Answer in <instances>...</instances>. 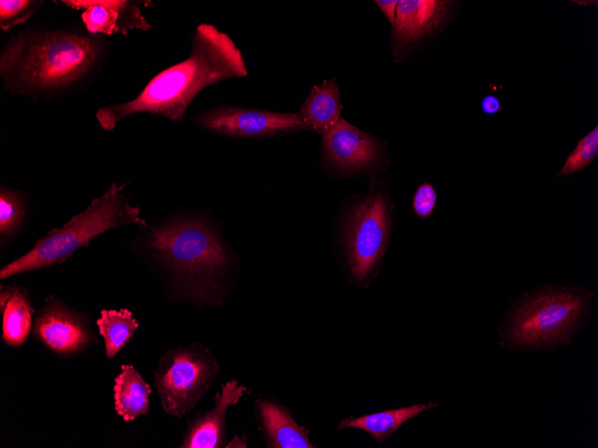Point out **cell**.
<instances>
[{
  "label": "cell",
  "mask_w": 598,
  "mask_h": 448,
  "mask_svg": "<svg viewBox=\"0 0 598 448\" xmlns=\"http://www.w3.org/2000/svg\"><path fill=\"white\" fill-rule=\"evenodd\" d=\"M33 331L46 347L61 355L81 352L94 339L85 317L52 296L37 313Z\"/></svg>",
  "instance_id": "9c48e42d"
},
{
  "label": "cell",
  "mask_w": 598,
  "mask_h": 448,
  "mask_svg": "<svg viewBox=\"0 0 598 448\" xmlns=\"http://www.w3.org/2000/svg\"><path fill=\"white\" fill-rule=\"evenodd\" d=\"M437 405L438 403L434 402L427 404L418 403L368 414L356 418H349L342 420L337 428H360L372 435L378 443H381L396 432L405 422Z\"/></svg>",
  "instance_id": "e0dca14e"
},
{
  "label": "cell",
  "mask_w": 598,
  "mask_h": 448,
  "mask_svg": "<svg viewBox=\"0 0 598 448\" xmlns=\"http://www.w3.org/2000/svg\"><path fill=\"white\" fill-rule=\"evenodd\" d=\"M191 120L202 130L243 139H261L307 130L298 112L278 113L233 105L211 106Z\"/></svg>",
  "instance_id": "ba28073f"
},
{
  "label": "cell",
  "mask_w": 598,
  "mask_h": 448,
  "mask_svg": "<svg viewBox=\"0 0 598 448\" xmlns=\"http://www.w3.org/2000/svg\"><path fill=\"white\" fill-rule=\"evenodd\" d=\"M149 229L144 241L152 255L182 279L192 293L207 298L228 261L212 225L203 218L180 216Z\"/></svg>",
  "instance_id": "277c9868"
},
{
  "label": "cell",
  "mask_w": 598,
  "mask_h": 448,
  "mask_svg": "<svg viewBox=\"0 0 598 448\" xmlns=\"http://www.w3.org/2000/svg\"><path fill=\"white\" fill-rule=\"evenodd\" d=\"M43 4L44 1L40 0H1L0 29L8 31L27 22Z\"/></svg>",
  "instance_id": "7402d4cb"
},
{
  "label": "cell",
  "mask_w": 598,
  "mask_h": 448,
  "mask_svg": "<svg viewBox=\"0 0 598 448\" xmlns=\"http://www.w3.org/2000/svg\"><path fill=\"white\" fill-rule=\"evenodd\" d=\"M96 323L104 340L107 359L114 358L139 327L137 320L127 309H102Z\"/></svg>",
  "instance_id": "d6986e66"
},
{
  "label": "cell",
  "mask_w": 598,
  "mask_h": 448,
  "mask_svg": "<svg viewBox=\"0 0 598 448\" xmlns=\"http://www.w3.org/2000/svg\"><path fill=\"white\" fill-rule=\"evenodd\" d=\"M218 368L217 359L201 343L167 351L154 376L164 410L176 418L186 415L208 391Z\"/></svg>",
  "instance_id": "52a82bcc"
},
{
  "label": "cell",
  "mask_w": 598,
  "mask_h": 448,
  "mask_svg": "<svg viewBox=\"0 0 598 448\" xmlns=\"http://www.w3.org/2000/svg\"><path fill=\"white\" fill-rule=\"evenodd\" d=\"M391 204L381 192L368 194L345 216L342 239L353 280L364 283L376 274L389 245Z\"/></svg>",
  "instance_id": "8992f818"
},
{
  "label": "cell",
  "mask_w": 598,
  "mask_h": 448,
  "mask_svg": "<svg viewBox=\"0 0 598 448\" xmlns=\"http://www.w3.org/2000/svg\"><path fill=\"white\" fill-rule=\"evenodd\" d=\"M341 110L337 86L330 79L311 89L298 113L307 130L322 135L338 122Z\"/></svg>",
  "instance_id": "9a60e30c"
},
{
  "label": "cell",
  "mask_w": 598,
  "mask_h": 448,
  "mask_svg": "<svg viewBox=\"0 0 598 448\" xmlns=\"http://www.w3.org/2000/svg\"><path fill=\"white\" fill-rule=\"evenodd\" d=\"M597 155L598 127L595 126L577 142L576 148L568 155L558 175L572 174L585 168Z\"/></svg>",
  "instance_id": "44dd1931"
},
{
  "label": "cell",
  "mask_w": 598,
  "mask_h": 448,
  "mask_svg": "<svg viewBox=\"0 0 598 448\" xmlns=\"http://www.w3.org/2000/svg\"><path fill=\"white\" fill-rule=\"evenodd\" d=\"M191 44L186 59L156 74L134 98L98 108L96 118L99 125L111 131L123 119L141 113L181 121L206 87L248 74L241 50L229 35L213 24H199Z\"/></svg>",
  "instance_id": "7a4b0ae2"
},
{
  "label": "cell",
  "mask_w": 598,
  "mask_h": 448,
  "mask_svg": "<svg viewBox=\"0 0 598 448\" xmlns=\"http://www.w3.org/2000/svg\"><path fill=\"white\" fill-rule=\"evenodd\" d=\"M243 392L249 393L245 386L238 385L235 380L226 382L222 386L221 393H217L214 408L191 420L181 447H221L225 441L226 410L240 400Z\"/></svg>",
  "instance_id": "4fadbf2b"
},
{
  "label": "cell",
  "mask_w": 598,
  "mask_h": 448,
  "mask_svg": "<svg viewBox=\"0 0 598 448\" xmlns=\"http://www.w3.org/2000/svg\"><path fill=\"white\" fill-rule=\"evenodd\" d=\"M376 4L379 6L380 11L383 13L385 17L388 19L391 26L393 27L396 18V11L398 0H378L375 1Z\"/></svg>",
  "instance_id": "cb8c5ba5"
},
{
  "label": "cell",
  "mask_w": 598,
  "mask_h": 448,
  "mask_svg": "<svg viewBox=\"0 0 598 448\" xmlns=\"http://www.w3.org/2000/svg\"><path fill=\"white\" fill-rule=\"evenodd\" d=\"M10 287L9 299L0 310L3 314L2 338L7 345L20 347L28 340L34 309L24 288Z\"/></svg>",
  "instance_id": "ac0fdd59"
},
{
  "label": "cell",
  "mask_w": 598,
  "mask_h": 448,
  "mask_svg": "<svg viewBox=\"0 0 598 448\" xmlns=\"http://www.w3.org/2000/svg\"><path fill=\"white\" fill-rule=\"evenodd\" d=\"M322 160L341 173L363 172L375 165L380 156L377 140L342 117L322 134Z\"/></svg>",
  "instance_id": "30bf717a"
},
{
  "label": "cell",
  "mask_w": 598,
  "mask_h": 448,
  "mask_svg": "<svg viewBox=\"0 0 598 448\" xmlns=\"http://www.w3.org/2000/svg\"><path fill=\"white\" fill-rule=\"evenodd\" d=\"M125 184H111L86 210L73 216L63 227L49 231L33 248L0 270V279L61 264L78 249L89 245L98 235L114 228L134 224H148L140 216V208L130 205L123 193Z\"/></svg>",
  "instance_id": "3957f363"
},
{
  "label": "cell",
  "mask_w": 598,
  "mask_h": 448,
  "mask_svg": "<svg viewBox=\"0 0 598 448\" xmlns=\"http://www.w3.org/2000/svg\"><path fill=\"white\" fill-rule=\"evenodd\" d=\"M150 393V385L133 366H121V371L115 378L114 400L115 410L124 421L148 414Z\"/></svg>",
  "instance_id": "2e32d148"
},
{
  "label": "cell",
  "mask_w": 598,
  "mask_h": 448,
  "mask_svg": "<svg viewBox=\"0 0 598 448\" xmlns=\"http://www.w3.org/2000/svg\"><path fill=\"white\" fill-rule=\"evenodd\" d=\"M593 294L585 289L549 287L525 297L505 326L507 345L545 350L566 344L585 323Z\"/></svg>",
  "instance_id": "5b68a950"
},
{
  "label": "cell",
  "mask_w": 598,
  "mask_h": 448,
  "mask_svg": "<svg viewBox=\"0 0 598 448\" xmlns=\"http://www.w3.org/2000/svg\"><path fill=\"white\" fill-rule=\"evenodd\" d=\"M25 216V202L19 190L6 187L0 190V235L7 240L21 227Z\"/></svg>",
  "instance_id": "ffe728a7"
},
{
  "label": "cell",
  "mask_w": 598,
  "mask_h": 448,
  "mask_svg": "<svg viewBox=\"0 0 598 448\" xmlns=\"http://www.w3.org/2000/svg\"><path fill=\"white\" fill-rule=\"evenodd\" d=\"M437 197V192L430 182L422 183L412 199L414 214L420 218L430 216L435 207Z\"/></svg>",
  "instance_id": "603a6c76"
},
{
  "label": "cell",
  "mask_w": 598,
  "mask_h": 448,
  "mask_svg": "<svg viewBox=\"0 0 598 448\" xmlns=\"http://www.w3.org/2000/svg\"><path fill=\"white\" fill-rule=\"evenodd\" d=\"M102 35L75 28L21 30L0 54L5 90L32 99H51L75 90L97 74L108 55Z\"/></svg>",
  "instance_id": "6da1fadb"
},
{
  "label": "cell",
  "mask_w": 598,
  "mask_h": 448,
  "mask_svg": "<svg viewBox=\"0 0 598 448\" xmlns=\"http://www.w3.org/2000/svg\"><path fill=\"white\" fill-rule=\"evenodd\" d=\"M256 406L269 447H314L309 441L308 431L296 424L285 406L265 400H257Z\"/></svg>",
  "instance_id": "5bb4252c"
},
{
  "label": "cell",
  "mask_w": 598,
  "mask_h": 448,
  "mask_svg": "<svg viewBox=\"0 0 598 448\" xmlns=\"http://www.w3.org/2000/svg\"><path fill=\"white\" fill-rule=\"evenodd\" d=\"M450 1L401 0L392 27L394 54L407 49L435 33L448 20Z\"/></svg>",
  "instance_id": "7c38bea8"
},
{
  "label": "cell",
  "mask_w": 598,
  "mask_h": 448,
  "mask_svg": "<svg viewBox=\"0 0 598 448\" xmlns=\"http://www.w3.org/2000/svg\"><path fill=\"white\" fill-rule=\"evenodd\" d=\"M482 111L486 114H495L503 109L500 99L492 94L485 96L481 101Z\"/></svg>",
  "instance_id": "d4e9b609"
},
{
  "label": "cell",
  "mask_w": 598,
  "mask_h": 448,
  "mask_svg": "<svg viewBox=\"0 0 598 448\" xmlns=\"http://www.w3.org/2000/svg\"><path fill=\"white\" fill-rule=\"evenodd\" d=\"M61 3L82 11L81 21L86 30L93 35L122 34L126 37L130 30L147 31L152 28L141 8V5H151V1L63 0Z\"/></svg>",
  "instance_id": "8fae6325"
}]
</instances>
